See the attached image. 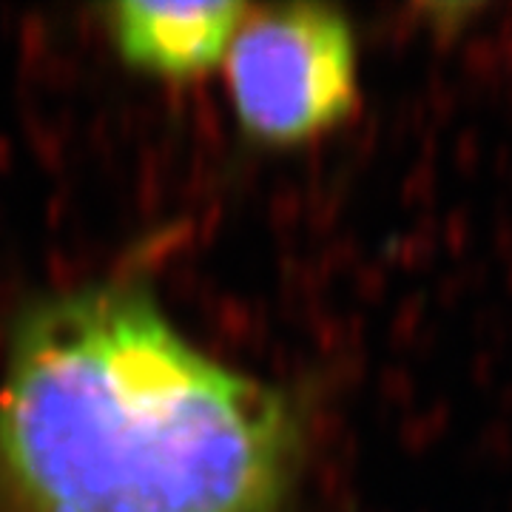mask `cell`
Listing matches in <instances>:
<instances>
[{"instance_id":"cell-1","label":"cell","mask_w":512,"mask_h":512,"mask_svg":"<svg viewBox=\"0 0 512 512\" xmlns=\"http://www.w3.org/2000/svg\"><path fill=\"white\" fill-rule=\"evenodd\" d=\"M291 399L208 359L140 285L37 305L0 379V512H282Z\"/></svg>"},{"instance_id":"cell-2","label":"cell","mask_w":512,"mask_h":512,"mask_svg":"<svg viewBox=\"0 0 512 512\" xmlns=\"http://www.w3.org/2000/svg\"><path fill=\"white\" fill-rule=\"evenodd\" d=\"M225 74L245 134L271 146L328 134L359 103L353 29L319 3L248 9L225 52Z\"/></svg>"},{"instance_id":"cell-3","label":"cell","mask_w":512,"mask_h":512,"mask_svg":"<svg viewBox=\"0 0 512 512\" xmlns=\"http://www.w3.org/2000/svg\"><path fill=\"white\" fill-rule=\"evenodd\" d=\"M248 3H146L126 0L106 9L117 52L128 66L163 77H194L220 60Z\"/></svg>"}]
</instances>
